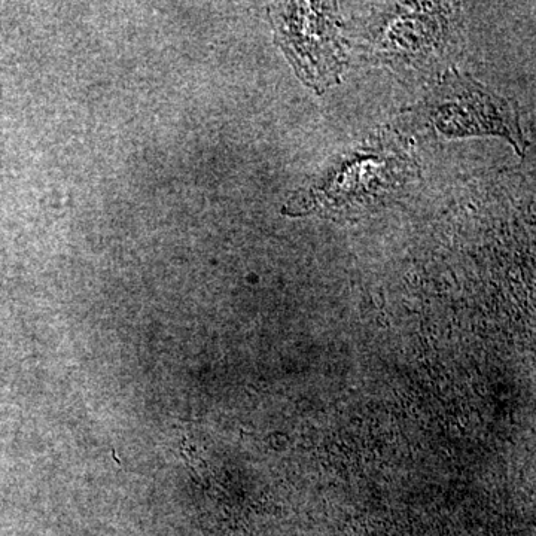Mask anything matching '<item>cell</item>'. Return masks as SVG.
I'll list each match as a JSON object with an SVG mask.
<instances>
[{
    "instance_id": "7a4b0ae2",
    "label": "cell",
    "mask_w": 536,
    "mask_h": 536,
    "mask_svg": "<svg viewBox=\"0 0 536 536\" xmlns=\"http://www.w3.org/2000/svg\"><path fill=\"white\" fill-rule=\"evenodd\" d=\"M276 33L286 56L304 82L315 90L337 84L343 69L340 32L327 5H279Z\"/></svg>"
},
{
    "instance_id": "6da1fadb",
    "label": "cell",
    "mask_w": 536,
    "mask_h": 536,
    "mask_svg": "<svg viewBox=\"0 0 536 536\" xmlns=\"http://www.w3.org/2000/svg\"><path fill=\"white\" fill-rule=\"evenodd\" d=\"M423 112L446 136L496 134L508 139L519 154L528 146L520 132L516 108L456 72L432 91Z\"/></svg>"
}]
</instances>
